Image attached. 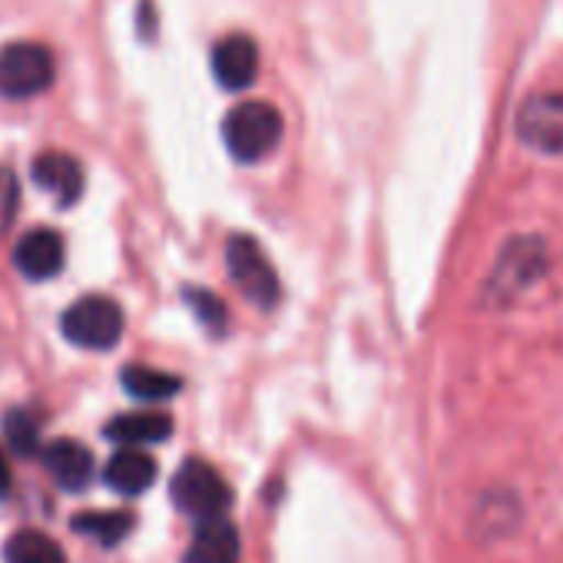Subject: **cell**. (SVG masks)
Here are the masks:
<instances>
[{"label":"cell","mask_w":563,"mask_h":563,"mask_svg":"<svg viewBox=\"0 0 563 563\" xmlns=\"http://www.w3.org/2000/svg\"><path fill=\"white\" fill-rule=\"evenodd\" d=\"M103 434L123 448H136V444H159L173 434V418L163 411H136V415H120L113 418Z\"/></svg>","instance_id":"14"},{"label":"cell","mask_w":563,"mask_h":563,"mask_svg":"<svg viewBox=\"0 0 563 563\" xmlns=\"http://www.w3.org/2000/svg\"><path fill=\"white\" fill-rule=\"evenodd\" d=\"M74 530L84 537H93L100 547H113L133 530V514H126V510H84L74 517Z\"/></svg>","instance_id":"17"},{"label":"cell","mask_w":563,"mask_h":563,"mask_svg":"<svg viewBox=\"0 0 563 563\" xmlns=\"http://www.w3.org/2000/svg\"><path fill=\"white\" fill-rule=\"evenodd\" d=\"M282 113L272 103H239L222 120V140L232 159L239 163H258L265 159L278 140H282Z\"/></svg>","instance_id":"1"},{"label":"cell","mask_w":563,"mask_h":563,"mask_svg":"<svg viewBox=\"0 0 563 563\" xmlns=\"http://www.w3.org/2000/svg\"><path fill=\"white\" fill-rule=\"evenodd\" d=\"M11 494V464L4 457V451H0V500H4Z\"/></svg>","instance_id":"20"},{"label":"cell","mask_w":563,"mask_h":563,"mask_svg":"<svg viewBox=\"0 0 563 563\" xmlns=\"http://www.w3.org/2000/svg\"><path fill=\"white\" fill-rule=\"evenodd\" d=\"M44 467L70 494L84 490L93 481V454L80 441H70V438L51 441L44 448Z\"/></svg>","instance_id":"11"},{"label":"cell","mask_w":563,"mask_h":563,"mask_svg":"<svg viewBox=\"0 0 563 563\" xmlns=\"http://www.w3.org/2000/svg\"><path fill=\"white\" fill-rule=\"evenodd\" d=\"M103 481L110 490L123 494V497H136L143 490H150L156 484V461L136 448H123L117 451L107 467H103Z\"/></svg>","instance_id":"12"},{"label":"cell","mask_w":563,"mask_h":563,"mask_svg":"<svg viewBox=\"0 0 563 563\" xmlns=\"http://www.w3.org/2000/svg\"><path fill=\"white\" fill-rule=\"evenodd\" d=\"M517 133L530 150L563 156V90L533 93L520 107Z\"/></svg>","instance_id":"6"},{"label":"cell","mask_w":563,"mask_h":563,"mask_svg":"<svg viewBox=\"0 0 563 563\" xmlns=\"http://www.w3.org/2000/svg\"><path fill=\"white\" fill-rule=\"evenodd\" d=\"M169 497H173L176 510H183L186 517H192L199 523L216 520L232 507V487L225 484V477L212 464H206L199 457L186 461L173 474Z\"/></svg>","instance_id":"2"},{"label":"cell","mask_w":563,"mask_h":563,"mask_svg":"<svg viewBox=\"0 0 563 563\" xmlns=\"http://www.w3.org/2000/svg\"><path fill=\"white\" fill-rule=\"evenodd\" d=\"M14 265L31 282H47L64 265V239L54 229H31L14 245Z\"/></svg>","instance_id":"9"},{"label":"cell","mask_w":563,"mask_h":563,"mask_svg":"<svg viewBox=\"0 0 563 563\" xmlns=\"http://www.w3.org/2000/svg\"><path fill=\"white\" fill-rule=\"evenodd\" d=\"M4 438H8V444H11V451L14 454H21V457H31L34 451H37V441H41V428H37V421L27 415V411H11L8 418H4Z\"/></svg>","instance_id":"19"},{"label":"cell","mask_w":563,"mask_h":563,"mask_svg":"<svg viewBox=\"0 0 563 563\" xmlns=\"http://www.w3.org/2000/svg\"><path fill=\"white\" fill-rule=\"evenodd\" d=\"M31 176L60 206H74L84 196V169H80V163L70 153H41L34 159Z\"/></svg>","instance_id":"10"},{"label":"cell","mask_w":563,"mask_h":563,"mask_svg":"<svg viewBox=\"0 0 563 563\" xmlns=\"http://www.w3.org/2000/svg\"><path fill=\"white\" fill-rule=\"evenodd\" d=\"M186 306L196 312V319L202 322V329L209 335H225V325H229V309L219 296H212L209 289H199V286H189L186 292Z\"/></svg>","instance_id":"18"},{"label":"cell","mask_w":563,"mask_h":563,"mask_svg":"<svg viewBox=\"0 0 563 563\" xmlns=\"http://www.w3.org/2000/svg\"><path fill=\"white\" fill-rule=\"evenodd\" d=\"M225 268L229 278L235 282V289L258 309H272L278 302V275L272 268V262L265 258L262 245L245 235L235 232L225 245Z\"/></svg>","instance_id":"4"},{"label":"cell","mask_w":563,"mask_h":563,"mask_svg":"<svg viewBox=\"0 0 563 563\" xmlns=\"http://www.w3.org/2000/svg\"><path fill=\"white\" fill-rule=\"evenodd\" d=\"M212 74L232 93L249 90L255 84V77H258V47H255V41L245 37V34L222 37L212 47Z\"/></svg>","instance_id":"7"},{"label":"cell","mask_w":563,"mask_h":563,"mask_svg":"<svg viewBox=\"0 0 563 563\" xmlns=\"http://www.w3.org/2000/svg\"><path fill=\"white\" fill-rule=\"evenodd\" d=\"M60 329L67 342L90 352H107L123 339V309L107 296H84L64 312Z\"/></svg>","instance_id":"5"},{"label":"cell","mask_w":563,"mask_h":563,"mask_svg":"<svg viewBox=\"0 0 563 563\" xmlns=\"http://www.w3.org/2000/svg\"><path fill=\"white\" fill-rule=\"evenodd\" d=\"M54 77H57V64L44 44L18 41L0 47V97L8 100L37 97L51 90Z\"/></svg>","instance_id":"3"},{"label":"cell","mask_w":563,"mask_h":563,"mask_svg":"<svg viewBox=\"0 0 563 563\" xmlns=\"http://www.w3.org/2000/svg\"><path fill=\"white\" fill-rule=\"evenodd\" d=\"M4 563H67V553L41 530H18L4 543Z\"/></svg>","instance_id":"16"},{"label":"cell","mask_w":563,"mask_h":563,"mask_svg":"<svg viewBox=\"0 0 563 563\" xmlns=\"http://www.w3.org/2000/svg\"><path fill=\"white\" fill-rule=\"evenodd\" d=\"M120 382H123L126 395L136 401H166V398L179 395V388H183V378L159 372V368H146V365H126Z\"/></svg>","instance_id":"15"},{"label":"cell","mask_w":563,"mask_h":563,"mask_svg":"<svg viewBox=\"0 0 563 563\" xmlns=\"http://www.w3.org/2000/svg\"><path fill=\"white\" fill-rule=\"evenodd\" d=\"M547 255L537 239H514V245L504 249L494 275H490V292L497 296H514L517 289L530 286V282L543 272Z\"/></svg>","instance_id":"8"},{"label":"cell","mask_w":563,"mask_h":563,"mask_svg":"<svg viewBox=\"0 0 563 563\" xmlns=\"http://www.w3.org/2000/svg\"><path fill=\"white\" fill-rule=\"evenodd\" d=\"M183 563H239V533L222 517L202 520Z\"/></svg>","instance_id":"13"}]
</instances>
